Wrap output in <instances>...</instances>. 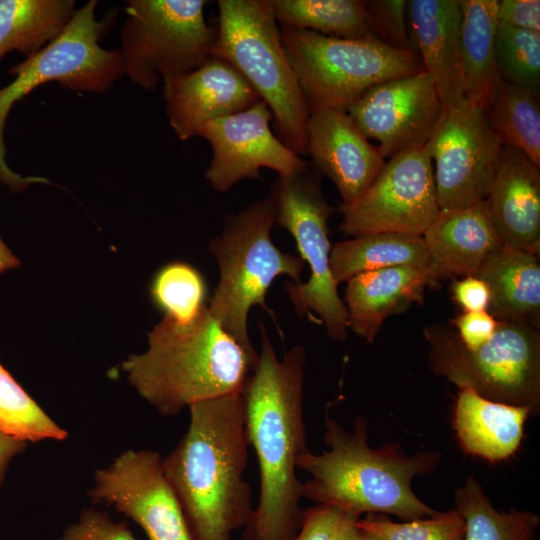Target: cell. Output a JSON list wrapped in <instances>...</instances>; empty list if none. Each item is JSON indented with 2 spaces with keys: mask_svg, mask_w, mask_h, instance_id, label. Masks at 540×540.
Returning <instances> with one entry per match:
<instances>
[{
  "mask_svg": "<svg viewBox=\"0 0 540 540\" xmlns=\"http://www.w3.org/2000/svg\"><path fill=\"white\" fill-rule=\"evenodd\" d=\"M439 211L425 144L389 158L352 205H340V230L352 237L383 232L422 236Z\"/></svg>",
  "mask_w": 540,
  "mask_h": 540,
  "instance_id": "obj_12",
  "label": "cell"
},
{
  "mask_svg": "<svg viewBox=\"0 0 540 540\" xmlns=\"http://www.w3.org/2000/svg\"><path fill=\"white\" fill-rule=\"evenodd\" d=\"M525 406L486 399L468 389H459L453 409V427L466 454L491 463L510 458L521 445L526 419Z\"/></svg>",
  "mask_w": 540,
  "mask_h": 540,
  "instance_id": "obj_23",
  "label": "cell"
},
{
  "mask_svg": "<svg viewBox=\"0 0 540 540\" xmlns=\"http://www.w3.org/2000/svg\"><path fill=\"white\" fill-rule=\"evenodd\" d=\"M186 433L162 459L194 540H230L252 511L242 392L189 407Z\"/></svg>",
  "mask_w": 540,
  "mask_h": 540,
  "instance_id": "obj_2",
  "label": "cell"
},
{
  "mask_svg": "<svg viewBox=\"0 0 540 540\" xmlns=\"http://www.w3.org/2000/svg\"><path fill=\"white\" fill-rule=\"evenodd\" d=\"M354 540H379V539L375 535L371 534L370 532L365 531L357 526V532H356V536Z\"/></svg>",
  "mask_w": 540,
  "mask_h": 540,
  "instance_id": "obj_44",
  "label": "cell"
},
{
  "mask_svg": "<svg viewBox=\"0 0 540 540\" xmlns=\"http://www.w3.org/2000/svg\"><path fill=\"white\" fill-rule=\"evenodd\" d=\"M359 518H351L345 525L339 540H354L357 532V520Z\"/></svg>",
  "mask_w": 540,
  "mask_h": 540,
  "instance_id": "obj_43",
  "label": "cell"
},
{
  "mask_svg": "<svg viewBox=\"0 0 540 540\" xmlns=\"http://www.w3.org/2000/svg\"><path fill=\"white\" fill-rule=\"evenodd\" d=\"M368 22L377 40L398 50L415 51L406 0L365 1Z\"/></svg>",
  "mask_w": 540,
  "mask_h": 540,
  "instance_id": "obj_35",
  "label": "cell"
},
{
  "mask_svg": "<svg viewBox=\"0 0 540 540\" xmlns=\"http://www.w3.org/2000/svg\"><path fill=\"white\" fill-rule=\"evenodd\" d=\"M422 237L428 256V286L454 277L474 276L485 260L504 245L486 200L440 210Z\"/></svg>",
  "mask_w": 540,
  "mask_h": 540,
  "instance_id": "obj_19",
  "label": "cell"
},
{
  "mask_svg": "<svg viewBox=\"0 0 540 540\" xmlns=\"http://www.w3.org/2000/svg\"><path fill=\"white\" fill-rule=\"evenodd\" d=\"M258 360L242 390L246 430L259 467V499L244 540H294L304 510L297 460L307 452L303 414L306 351L295 345L278 358L263 323Z\"/></svg>",
  "mask_w": 540,
  "mask_h": 540,
  "instance_id": "obj_1",
  "label": "cell"
},
{
  "mask_svg": "<svg viewBox=\"0 0 540 540\" xmlns=\"http://www.w3.org/2000/svg\"><path fill=\"white\" fill-rule=\"evenodd\" d=\"M497 17L499 23L513 28L540 32V1H498Z\"/></svg>",
  "mask_w": 540,
  "mask_h": 540,
  "instance_id": "obj_39",
  "label": "cell"
},
{
  "mask_svg": "<svg viewBox=\"0 0 540 540\" xmlns=\"http://www.w3.org/2000/svg\"><path fill=\"white\" fill-rule=\"evenodd\" d=\"M324 441L327 450L320 454L308 450L297 460V469L310 476L303 482V498L357 518L391 514L411 521L440 513L412 490L415 476L437 467L439 453L418 451L408 456L395 442L372 448L363 415L355 417L351 431L325 416Z\"/></svg>",
  "mask_w": 540,
  "mask_h": 540,
  "instance_id": "obj_3",
  "label": "cell"
},
{
  "mask_svg": "<svg viewBox=\"0 0 540 540\" xmlns=\"http://www.w3.org/2000/svg\"><path fill=\"white\" fill-rule=\"evenodd\" d=\"M453 300L463 312L488 311L490 290L488 285L475 276H465L451 286Z\"/></svg>",
  "mask_w": 540,
  "mask_h": 540,
  "instance_id": "obj_40",
  "label": "cell"
},
{
  "mask_svg": "<svg viewBox=\"0 0 540 540\" xmlns=\"http://www.w3.org/2000/svg\"><path fill=\"white\" fill-rule=\"evenodd\" d=\"M346 112L368 138L379 142L384 159L424 146L444 110L425 71L379 83L351 102Z\"/></svg>",
  "mask_w": 540,
  "mask_h": 540,
  "instance_id": "obj_15",
  "label": "cell"
},
{
  "mask_svg": "<svg viewBox=\"0 0 540 540\" xmlns=\"http://www.w3.org/2000/svg\"><path fill=\"white\" fill-rule=\"evenodd\" d=\"M26 446V442L10 437L0 431V487L11 461L21 454Z\"/></svg>",
  "mask_w": 540,
  "mask_h": 540,
  "instance_id": "obj_41",
  "label": "cell"
},
{
  "mask_svg": "<svg viewBox=\"0 0 540 540\" xmlns=\"http://www.w3.org/2000/svg\"><path fill=\"white\" fill-rule=\"evenodd\" d=\"M211 56L235 68L269 107L276 136L306 155L309 111L270 0H219Z\"/></svg>",
  "mask_w": 540,
  "mask_h": 540,
  "instance_id": "obj_6",
  "label": "cell"
},
{
  "mask_svg": "<svg viewBox=\"0 0 540 540\" xmlns=\"http://www.w3.org/2000/svg\"><path fill=\"white\" fill-rule=\"evenodd\" d=\"M119 48L123 74L147 91L189 73L211 57L217 28L205 0H128Z\"/></svg>",
  "mask_w": 540,
  "mask_h": 540,
  "instance_id": "obj_11",
  "label": "cell"
},
{
  "mask_svg": "<svg viewBox=\"0 0 540 540\" xmlns=\"http://www.w3.org/2000/svg\"><path fill=\"white\" fill-rule=\"evenodd\" d=\"M60 540H139L123 522H115L106 513L85 509L69 525Z\"/></svg>",
  "mask_w": 540,
  "mask_h": 540,
  "instance_id": "obj_36",
  "label": "cell"
},
{
  "mask_svg": "<svg viewBox=\"0 0 540 540\" xmlns=\"http://www.w3.org/2000/svg\"><path fill=\"white\" fill-rule=\"evenodd\" d=\"M273 115L260 100L241 112L204 124L197 136L206 139L212 158L205 179L219 192H228L243 179H260V169L287 175L308 167L272 131Z\"/></svg>",
  "mask_w": 540,
  "mask_h": 540,
  "instance_id": "obj_16",
  "label": "cell"
},
{
  "mask_svg": "<svg viewBox=\"0 0 540 540\" xmlns=\"http://www.w3.org/2000/svg\"><path fill=\"white\" fill-rule=\"evenodd\" d=\"M426 270L397 266L357 274L347 281L342 300L348 329L372 343L385 319L422 303Z\"/></svg>",
  "mask_w": 540,
  "mask_h": 540,
  "instance_id": "obj_22",
  "label": "cell"
},
{
  "mask_svg": "<svg viewBox=\"0 0 540 540\" xmlns=\"http://www.w3.org/2000/svg\"><path fill=\"white\" fill-rule=\"evenodd\" d=\"M268 197L275 208V224L292 235L299 257L310 269L307 281L284 283L291 303L301 317L316 314L331 339L344 341L347 311L330 270L328 220L334 209L323 195L320 176L309 167L278 175Z\"/></svg>",
  "mask_w": 540,
  "mask_h": 540,
  "instance_id": "obj_10",
  "label": "cell"
},
{
  "mask_svg": "<svg viewBox=\"0 0 540 540\" xmlns=\"http://www.w3.org/2000/svg\"><path fill=\"white\" fill-rule=\"evenodd\" d=\"M357 518L324 505L304 510L300 530L294 540H339L346 523Z\"/></svg>",
  "mask_w": 540,
  "mask_h": 540,
  "instance_id": "obj_37",
  "label": "cell"
},
{
  "mask_svg": "<svg viewBox=\"0 0 540 540\" xmlns=\"http://www.w3.org/2000/svg\"><path fill=\"white\" fill-rule=\"evenodd\" d=\"M357 526L379 540H463L464 520L456 509L411 521L395 522L384 514L359 518Z\"/></svg>",
  "mask_w": 540,
  "mask_h": 540,
  "instance_id": "obj_34",
  "label": "cell"
},
{
  "mask_svg": "<svg viewBox=\"0 0 540 540\" xmlns=\"http://www.w3.org/2000/svg\"><path fill=\"white\" fill-rule=\"evenodd\" d=\"M96 6L97 1L90 0L76 9L54 40L8 71L14 79L0 89V179L14 188L29 185L30 179L13 173L5 161L4 130L13 105L48 82L75 92L103 93L124 75L119 49L107 50L99 43L118 12L109 11L98 20Z\"/></svg>",
  "mask_w": 540,
  "mask_h": 540,
  "instance_id": "obj_9",
  "label": "cell"
},
{
  "mask_svg": "<svg viewBox=\"0 0 540 540\" xmlns=\"http://www.w3.org/2000/svg\"><path fill=\"white\" fill-rule=\"evenodd\" d=\"M485 200L503 243L539 255L540 167L503 145Z\"/></svg>",
  "mask_w": 540,
  "mask_h": 540,
  "instance_id": "obj_20",
  "label": "cell"
},
{
  "mask_svg": "<svg viewBox=\"0 0 540 540\" xmlns=\"http://www.w3.org/2000/svg\"><path fill=\"white\" fill-rule=\"evenodd\" d=\"M454 498L464 520L463 540H536L540 517L527 510L495 509L474 476L455 490Z\"/></svg>",
  "mask_w": 540,
  "mask_h": 540,
  "instance_id": "obj_29",
  "label": "cell"
},
{
  "mask_svg": "<svg viewBox=\"0 0 540 540\" xmlns=\"http://www.w3.org/2000/svg\"><path fill=\"white\" fill-rule=\"evenodd\" d=\"M495 52L501 80L539 97L540 32L498 23Z\"/></svg>",
  "mask_w": 540,
  "mask_h": 540,
  "instance_id": "obj_32",
  "label": "cell"
},
{
  "mask_svg": "<svg viewBox=\"0 0 540 540\" xmlns=\"http://www.w3.org/2000/svg\"><path fill=\"white\" fill-rule=\"evenodd\" d=\"M21 261L6 246L0 237V273L19 267Z\"/></svg>",
  "mask_w": 540,
  "mask_h": 540,
  "instance_id": "obj_42",
  "label": "cell"
},
{
  "mask_svg": "<svg viewBox=\"0 0 540 540\" xmlns=\"http://www.w3.org/2000/svg\"><path fill=\"white\" fill-rule=\"evenodd\" d=\"M498 0H460L458 65L464 99L485 109L497 90L495 37Z\"/></svg>",
  "mask_w": 540,
  "mask_h": 540,
  "instance_id": "obj_25",
  "label": "cell"
},
{
  "mask_svg": "<svg viewBox=\"0 0 540 540\" xmlns=\"http://www.w3.org/2000/svg\"><path fill=\"white\" fill-rule=\"evenodd\" d=\"M429 367L459 389L497 402L540 409V333L525 323L499 321L493 337L470 350L450 325L424 328Z\"/></svg>",
  "mask_w": 540,
  "mask_h": 540,
  "instance_id": "obj_7",
  "label": "cell"
},
{
  "mask_svg": "<svg viewBox=\"0 0 540 540\" xmlns=\"http://www.w3.org/2000/svg\"><path fill=\"white\" fill-rule=\"evenodd\" d=\"M451 323L463 345L470 350L487 343L498 326V320L488 311L463 312Z\"/></svg>",
  "mask_w": 540,
  "mask_h": 540,
  "instance_id": "obj_38",
  "label": "cell"
},
{
  "mask_svg": "<svg viewBox=\"0 0 540 540\" xmlns=\"http://www.w3.org/2000/svg\"><path fill=\"white\" fill-rule=\"evenodd\" d=\"M74 0H0V60L17 51L30 57L70 22Z\"/></svg>",
  "mask_w": 540,
  "mask_h": 540,
  "instance_id": "obj_27",
  "label": "cell"
},
{
  "mask_svg": "<svg viewBox=\"0 0 540 540\" xmlns=\"http://www.w3.org/2000/svg\"><path fill=\"white\" fill-rule=\"evenodd\" d=\"M151 294L165 316L179 322H188L205 306L206 286L203 277L194 267L174 262L157 273Z\"/></svg>",
  "mask_w": 540,
  "mask_h": 540,
  "instance_id": "obj_33",
  "label": "cell"
},
{
  "mask_svg": "<svg viewBox=\"0 0 540 540\" xmlns=\"http://www.w3.org/2000/svg\"><path fill=\"white\" fill-rule=\"evenodd\" d=\"M93 481L88 496L132 519L149 540H194L158 452L126 450Z\"/></svg>",
  "mask_w": 540,
  "mask_h": 540,
  "instance_id": "obj_14",
  "label": "cell"
},
{
  "mask_svg": "<svg viewBox=\"0 0 540 540\" xmlns=\"http://www.w3.org/2000/svg\"><path fill=\"white\" fill-rule=\"evenodd\" d=\"M129 382L161 415L242 392L249 360L207 306L188 322L168 316L148 333V349L122 364Z\"/></svg>",
  "mask_w": 540,
  "mask_h": 540,
  "instance_id": "obj_4",
  "label": "cell"
},
{
  "mask_svg": "<svg viewBox=\"0 0 540 540\" xmlns=\"http://www.w3.org/2000/svg\"><path fill=\"white\" fill-rule=\"evenodd\" d=\"M474 276L489 287L488 312L495 319L539 328V255L504 244L485 260Z\"/></svg>",
  "mask_w": 540,
  "mask_h": 540,
  "instance_id": "obj_24",
  "label": "cell"
},
{
  "mask_svg": "<svg viewBox=\"0 0 540 540\" xmlns=\"http://www.w3.org/2000/svg\"><path fill=\"white\" fill-rule=\"evenodd\" d=\"M484 111L503 145L540 167L539 97L501 80Z\"/></svg>",
  "mask_w": 540,
  "mask_h": 540,
  "instance_id": "obj_30",
  "label": "cell"
},
{
  "mask_svg": "<svg viewBox=\"0 0 540 540\" xmlns=\"http://www.w3.org/2000/svg\"><path fill=\"white\" fill-rule=\"evenodd\" d=\"M0 431L24 442L65 440L61 428L0 363Z\"/></svg>",
  "mask_w": 540,
  "mask_h": 540,
  "instance_id": "obj_31",
  "label": "cell"
},
{
  "mask_svg": "<svg viewBox=\"0 0 540 540\" xmlns=\"http://www.w3.org/2000/svg\"><path fill=\"white\" fill-rule=\"evenodd\" d=\"M426 147L440 210L485 200L503 143L483 109L465 99L444 107Z\"/></svg>",
  "mask_w": 540,
  "mask_h": 540,
  "instance_id": "obj_13",
  "label": "cell"
},
{
  "mask_svg": "<svg viewBox=\"0 0 540 540\" xmlns=\"http://www.w3.org/2000/svg\"><path fill=\"white\" fill-rule=\"evenodd\" d=\"M162 82L167 119L181 141L197 136L204 124L261 100L235 68L213 56L199 68Z\"/></svg>",
  "mask_w": 540,
  "mask_h": 540,
  "instance_id": "obj_17",
  "label": "cell"
},
{
  "mask_svg": "<svg viewBox=\"0 0 540 540\" xmlns=\"http://www.w3.org/2000/svg\"><path fill=\"white\" fill-rule=\"evenodd\" d=\"M275 208L265 197L235 214H228L221 233L208 246L217 262L219 281L208 307L213 318L245 352L254 369L258 352L248 333V315L253 306L268 313L266 294L281 275L301 282L305 263L299 257L278 249L272 241Z\"/></svg>",
  "mask_w": 540,
  "mask_h": 540,
  "instance_id": "obj_5",
  "label": "cell"
},
{
  "mask_svg": "<svg viewBox=\"0 0 540 540\" xmlns=\"http://www.w3.org/2000/svg\"><path fill=\"white\" fill-rule=\"evenodd\" d=\"M280 26L346 39H376L362 0H270Z\"/></svg>",
  "mask_w": 540,
  "mask_h": 540,
  "instance_id": "obj_28",
  "label": "cell"
},
{
  "mask_svg": "<svg viewBox=\"0 0 540 540\" xmlns=\"http://www.w3.org/2000/svg\"><path fill=\"white\" fill-rule=\"evenodd\" d=\"M309 113L345 109L369 88L424 70L415 51L377 39H346L280 26Z\"/></svg>",
  "mask_w": 540,
  "mask_h": 540,
  "instance_id": "obj_8",
  "label": "cell"
},
{
  "mask_svg": "<svg viewBox=\"0 0 540 540\" xmlns=\"http://www.w3.org/2000/svg\"><path fill=\"white\" fill-rule=\"evenodd\" d=\"M407 16L415 50L444 107L463 101L458 65L460 0H409Z\"/></svg>",
  "mask_w": 540,
  "mask_h": 540,
  "instance_id": "obj_21",
  "label": "cell"
},
{
  "mask_svg": "<svg viewBox=\"0 0 540 540\" xmlns=\"http://www.w3.org/2000/svg\"><path fill=\"white\" fill-rule=\"evenodd\" d=\"M306 155L310 156L315 173L329 178L335 185L341 206L352 205L386 162L346 110L340 108L310 113Z\"/></svg>",
  "mask_w": 540,
  "mask_h": 540,
  "instance_id": "obj_18",
  "label": "cell"
},
{
  "mask_svg": "<svg viewBox=\"0 0 540 540\" xmlns=\"http://www.w3.org/2000/svg\"><path fill=\"white\" fill-rule=\"evenodd\" d=\"M428 256L423 237L383 232L353 237L335 243L330 252V270L339 285L353 276L397 266L427 269Z\"/></svg>",
  "mask_w": 540,
  "mask_h": 540,
  "instance_id": "obj_26",
  "label": "cell"
}]
</instances>
